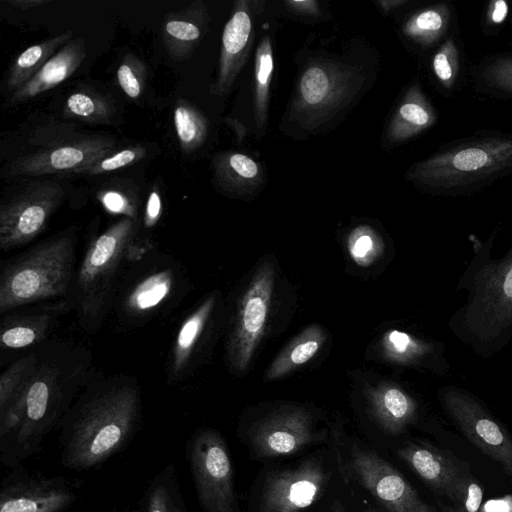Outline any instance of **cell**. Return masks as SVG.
Returning a JSON list of instances; mask_svg holds the SVG:
<instances>
[{"label": "cell", "instance_id": "9a60e30c", "mask_svg": "<svg viewBox=\"0 0 512 512\" xmlns=\"http://www.w3.org/2000/svg\"><path fill=\"white\" fill-rule=\"evenodd\" d=\"M327 482L325 466L316 457L272 471L262 486L260 512H300L320 497Z\"/></svg>", "mask_w": 512, "mask_h": 512}, {"label": "cell", "instance_id": "ac0fdd59", "mask_svg": "<svg viewBox=\"0 0 512 512\" xmlns=\"http://www.w3.org/2000/svg\"><path fill=\"white\" fill-rule=\"evenodd\" d=\"M218 295L203 298L180 322L168 354L166 380L175 385L188 379L198 366L208 339Z\"/></svg>", "mask_w": 512, "mask_h": 512}, {"label": "cell", "instance_id": "ffe728a7", "mask_svg": "<svg viewBox=\"0 0 512 512\" xmlns=\"http://www.w3.org/2000/svg\"><path fill=\"white\" fill-rule=\"evenodd\" d=\"M86 53L83 38L70 40L23 86L10 94L5 106L14 107L25 103L67 80L80 67Z\"/></svg>", "mask_w": 512, "mask_h": 512}, {"label": "cell", "instance_id": "8fae6325", "mask_svg": "<svg viewBox=\"0 0 512 512\" xmlns=\"http://www.w3.org/2000/svg\"><path fill=\"white\" fill-rule=\"evenodd\" d=\"M55 181L28 183L0 205V249L10 251L29 244L42 234L65 198Z\"/></svg>", "mask_w": 512, "mask_h": 512}, {"label": "cell", "instance_id": "7bdbcfd3", "mask_svg": "<svg viewBox=\"0 0 512 512\" xmlns=\"http://www.w3.org/2000/svg\"><path fill=\"white\" fill-rule=\"evenodd\" d=\"M229 165L233 171L244 178H252L258 173L257 164L243 154H233L230 156Z\"/></svg>", "mask_w": 512, "mask_h": 512}, {"label": "cell", "instance_id": "277c9868", "mask_svg": "<svg viewBox=\"0 0 512 512\" xmlns=\"http://www.w3.org/2000/svg\"><path fill=\"white\" fill-rule=\"evenodd\" d=\"M139 235V221L121 217L87 240L66 298L84 333H98L108 319L114 291Z\"/></svg>", "mask_w": 512, "mask_h": 512}, {"label": "cell", "instance_id": "7402d4cb", "mask_svg": "<svg viewBox=\"0 0 512 512\" xmlns=\"http://www.w3.org/2000/svg\"><path fill=\"white\" fill-rule=\"evenodd\" d=\"M366 396L372 418L389 435L403 433L417 418V401L399 386L380 385Z\"/></svg>", "mask_w": 512, "mask_h": 512}, {"label": "cell", "instance_id": "484cf974", "mask_svg": "<svg viewBox=\"0 0 512 512\" xmlns=\"http://www.w3.org/2000/svg\"><path fill=\"white\" fill-rule=\"evenodd\" d=\"M140 508L142 512H189L174 464H166L152 477Z\"/></svg>", "mask_w": 512, "mask_h": 512}, {"label": "cell", "instance_id": "3957f363", "mask_svg": "<svg viewBox=\"0 0 512 512\" xmlns=\"http://www.w3.org/2000/svg\"><path fill=\"white\" fill-rule=\"evenodd\" d=\"M497 226L483 241L470 235L473 255L457 282L466 302L451 315L452 335L480 358H491L512 339V245L500 258L492 257Z\"/></svg>", "mask_w": 512, "mask_h": 512}, {"label": "cell", "instance_id": "6da1fadb", "mask_svg": "<svg viewBox=\"0 0 512 512\" xmlns=\"http://www.w3.org/2000/svg\"><path fill=\"white\" fill-rule=\"evenodd\" d=\"M37 362L24 395L0 413V462L22 465L57 429L92 373V352L71 340L52 337L35 347Z\"/></svg>", "mask_w": 512, "mask_h": 512}, {"label": "cell", "instance_id": "603a6c76", "mask_svg": "<svg viewBox=\"0 0 512 512\" xmlns=\"http://www.w3.org/2000/svg\"><path fill=\"white\" fill-rule=\"evenodd\" d=\"M205 18V7L200 1L165 15L162 39L173 60L183 61L190 57L203 36Z\"/></svg>", "mask_w": 512, "mask_h": 512}, {"label": "cell", "instance_id": "ee69618b", "mask_svg": "<svg viewBox=\"0 0 512 512\" xmlns=\"http://www.w3.org/2000/svg\"><path fill=\"white\" fill-rule=\"evenodd\" d=\"M479 512H512V495L489 500L481 505Z\"/></svg>", "mask_w": 512, "mask_h": 512}, {"label": "cell", "instance_id": "5bb4252c", "mask_svg": "<svg viewBox=\"0 0 512 512\" xmlns=\"http://www.w3.org/2000/svg\"><path fill=\"white\" fill-rule=\"evenodd\" d=\"M77 487L63 476H46L22 465L0 485V512H65L78 499Z\"/></svg>", "mask_w": 512, "mask_h": 512}, {"label": "cell", "instance_id": "5b68a950", "mask_svg": "<svg viewBox=\"0 0 512 512\" xmlns=\"http://www.w3.org/2000/svg\"><path fill=\"white\" fill-rule=\"evenodd\" d=\"M512 175V133H485L456 141L418 163L412 177L428 192L471 196Z\"/></svg>", "mask_w": 512, "mask_h": 512}, {"label": "cell", "instance_id": "ba28073f", "mask_svg": "<svg viewBox=\"0 0 512 512\" xmlns=\"http://www.w3.org/2000/svg\"><path fill=\"white\" fill-rule=\"evenodd\" d=\"M202 512H239L234 471L227 443L210 427L196 429L185 445Z\"/></svg>", "mask_w": 512, "mask_h": 512}, {"label": "cell", "instance_id": "2e32d148", "mask_svg": "<svg viewBox=\"0 0 512 512\" xmlns=\"http://www.w3.org/2000/svg\"><path fill=\"white\" fill-rule=\"evenodd\" d=\"M69 312L68 301L58 299L23 305L0 314L2 361L7 355L18 358L52 338L61 318Z\"/></svg>", "mask_w": 512, "mask_h": 512}, {"label": "cell", "instance_id": "60d3db41", "mask_svg": "<svg viewBox=\"0 0 512 512\" xmlns=\"http://www.w3.org/2000/svg\"><path fill=\"white\" fill-rule=\"evenodd\" d=\"M512 3L506 0L490 1L484 11L483 29L487 34L496 33L506 22Z\"/></svg>", "mask_w": 512, "mask_h": 512}, {"label": "cell", "instance_id": "9c48e42d", "mask_svg": "<svg viewBox=\"0 0 512 512\" xmlns=\"http://www.w3.org/2000/svg\"><path fill=\"white\" fill-rule=\"evenodd\" d=\"M338 456L344 480H354L390 512H436L391 463L374 450L353 442L345 458Z\"/></svg>", "mask_w": 512, "mask_h": 512}, {"label": "cell", "instance_id": "e0dca14e", "mask_svg": "<svg viewBox=\"0 0 512 512\" xmlns=\"http://www.w3.org/2000/svg\"><path fill=\"white\" fill-rule=\"evenodd\" d=\"M321 438L311 414L296 407L277 410L263 418L250 433V447L260 458L291 455Z\"/></svg>", "mask_w": 512, "mask_h": 512}, {"label": "cell", "instance_id": "d6986e66", "mask_svg": "<svg viewBox=\"0 0 512 512\" xmlns=\"http://www.w3.org/2000/svg\"><path fill=\"white\" fill-rule=\"evenodd\" d=\"M397 454L428 486L450 500L464 473L449 456L421 442L406 443Z\"/></svg>", "mask_w": 512, "mask_h": 512}, {"label": "cell", "instance_id": "b9f144b4", "mask_svg": "<svg viewBox=\"0 0 512 512\" xmlns=\"http://www.w3.org/2000/svg\"><path fill=\"white\" fill-rule=\"evenodd\" d=\"M162 215V198L157 186H154L148 195L144 213L143 226L152 229L158 223Z\"/></svg>", "mask_w": 512, "mask_h": 512}, {"label": "cell", "instance_id": "f35d334b", "mask_svg": "<svg viewBox=\"0 0 512 512\" xmlns=\"http://www.w3.org/2000/svg\"><path fill=\"white\" fill-rule=\"evenodd\" d=\"M482 499V487L471 476L463 474L450 498L454 504L451 512H479Z\"/></svg>", "mask_w": 512, "mask_h": 512}, {"label": "cell", "instance_id": "f546056e", "mask_svg": "<svg viewBox=\"0 0 512 512\" xmlns=\"http://www.w3.org/2000/svg\"><path fill=\"white\" fill-rule=\"evenodd\" d=\"M114 111V104L108 98L89 89L70 94L64 110L69 117L93 123H110Z\"/></svg>", "mask_w": 512, "mask_h": 512}, {"label": "cell", "instance_id": "7a4b0ae2", "mask_svg": "<svg viewBox=\"0 0 512 512\" xmlns=\"http://www.w3.org/2000/svg\"><path fill=\"white\" fill-rule=\"evenodd\" d=\"M141 421L137 379L92 371L57 426L62 466L75 471L100 466L130 443Z\"/></svg>", "mask_w": 512, "mask_h": 512}, {"label": "cell", "instance_id": "bcb514c9", "mask_svg": "<svg viewBox=\"0 0 512 512\" xmlns=\"http://www.w3.org/2000/svg\"><path fill=\"white\" fill-rule=\"evenodd\" d=\"M51 2L50 0H10L8 3L15 8L27 10L30 8H36L41 5Z\"/></svg>", "mask_w": 512, "mask_h": 512}, {"label": "cell", "instance_id": "7dc6e473", "mask_svg": "<svg viewBox=\"0 0 512 512\" xmlns=\"http://www.w3.org/2000/svg\"><path fill=\"white\" fill-rule=\"evenodd\" d=\"M329 512H347V510L344 508L342 503H340L339 501H335L331 505Z\"/></svg>", "mask_w": 512, "mask_h": 512}, {"label": "cell", "instance_id": "cb8c5ba5", "mask_svg": "<svg viewBox=\"0 0 512 512\" xmlns=\"http://www.w3.org/2000/svg\"><path fill=\"white\" fill-rule=\"evenodd\" d=\"M72 36V31L67 30L21 52L9 68L7 91L11 94L23 86L56 52L72 40Z\"/></svg>", "mask_w": 512, "mask_h": 512}, {"label": "cell", "instance_id": "c3c4849f", "mask_svg": "<svg viewBox=\"0 0 512 512\" xmlns=\"http://www.w3.org/2000/svg\"><path fill=\"white\" fill-rule=\"evenodd\" d=\"M123 512H142L141 508H137V509H130V510H125Z\"/></svg>", "mask_w": 512, "mask_h": 512}, {"label": "cell", "instance_id": "836d02e7", "mask_svg": "<svg viewBox=\"0 0 512 512\" xmlns=\"http://www.w3.org/2000/svg\"><path fill=\"white\" fill-rule=\"evenodd\" d=\"M399 116L408 135L431 127L437 121V113L420 92H412L410 99L399 108Z\"/></svg>", "mask_w": 512, "mask_h": 512}, {"label": "cell", "instance_id": "d590c367", "mask_svg": "<svg viewBox=\"0 0 512 512\" xmlns=\"http://www.w3.org/2000/svg\"><path fill=\"white\" fill-rule=\"evenodd\" d=\"M251 31L249 16L244 11H237L227 22L222 36L224 63L228 58L239 53L247 43Z\"/></svg>", "mask_w": 512, "mask_h": 512}, {"label": "cell", "instance_id": "52a82bcc", "mask_svg": "<svg viewBox=\"0 0 512 512\" xmlns=\"http://www.w3.org/2000/svg\"><path fill=\"white\" fill-rule=\"evenodd\" d=\"M78 227L72 225L1 264L0 314L66 299L76 272Z\"/></svg>", "mask_w": 512, "mask_h": 512}, {"label": "cell", "instance_id": "44dd1931", "mask_svg": "<svg viewBox=\"0 0 512 512\" xmlns=\"http://www.w3.org/2000/svg\"><path fill=\"white\" fill-rule=\"evenodd\" d=\"M384 357L399 365L421 366L445 375L450 369L445 346L434 340L419 338L405 331L392 329L382 338Z\"/></svg>", "mask_w": 512, "mask_h": 512}, {"label": "cell", "instance_id": "7c38bea8", "mask_svg": "<svg viewBox=\"0 0 512 512\" xmlns=\"http://www.w3.org/2000/svg\"><path fill=\"white\" fill-rule=\"evenodd\" d=\"M274 268L265 262L256 271L240 297L227 344V361L236 373L244 372L259 343L269 313L274 286Z\"/></svg>", "mask_w": 512, "mask_h": 512}, {"label": "cell", "instance_id": "d4e9b609", "mask_svg": "<svg viewBox=\"0 0 512 512\" xmlns=\"http://www.w3.org/2000/svg\"><path fill=\"white\" fill-rule=\"evenodd\" d=\"M326 332L317 324L306 327L275 358L266 381L278 379L309 361L325 342Z\"/></svg>", "mask_w": 512, "mask_h": 512}, {"label": "cell", "instance_id": "1f68e13d", "mask_svg": "<svg viewBox=\"0 0 512 512\" xmlns=\"http://www.w3.org/2000/svg\"><path fill=\"white\" fill-rule=\"evenodd\" d=\"M461 53L458 41L448 36L432 56L431 69L434 79L444 92L455 89L460 76Z\"/></svg>", "mask_w": 512, "mask_h": 512}, {"label": "cell", "instance_id": "83f0119b", "mask_svg": "<svg viewBox=\"0 0 512 512\" xmlns=\"http://www.w3.org/2000/svg\"><path fill=\"white\" fill-rule=\"evenodd\" d=\"M37 362L36 349L10 362L0 376V413L5 412L25 393Z\"/></svg>", "mask_w": 512, "mask_h": 512}, {"label": "cell", "instance_id": "e575fe53", "mask_svg": "<svg viewBox=\"0 0 512 512\" xmlns=\"http://www.w3.org/2000/svg\"><path fill=\"white\" fill-rule=\"evenodd\" d=\"M348 251L358 265L369 266L383 252V245L373 231L360 227L349 236Z\"/></svg>", "mask_w": 512, "mask_h": 512}, {"label": "cell", "instance_id": "681fc988", "mask_svg": "<svg viewBox=\"0 0 512 512\" xmlns=\"http://www.w3.org/2000/svg\"><path fill=\"white\" fill-rule=\"evenodd\" d=\"M366 512H377L376 510H368Z\"/></svg>", "mask_w": 512, "mask_h": 512}, {"label": "cell", "instance_id": "4fadbf2b", "mask_svg": "<svg viewBox=\"0 0 512 512\" xmlns=\"http://www.w3.org/2000/svg\"><path fill=\"white\" fill-rule=\"evenodd\" d=\"M115 148L116 142L110 137L80 135L15 158L7 167V175L82 174L89 165L113 153Z\"/></svg>", "mask_w": 512, "mask_h": 512}, {"label": "cell", "instance_id": "74e56055", "mask_svg": "<svg viewBox=\"0 0 512 512\" xmlns=\"http://www.w3.org/2000/svg\"><path fill=\"white\" fill-rule=\"evenodd\" d=\"M147 154L144 146H130L113 152L89 165L82 174L99 175L114 171L143 159Z\"/></svg>", "mask_w": 512, "mask_h": 512}, {"label": "cell", "instance_id": "f6af8a7d", "mask_svg": "<svg viewBox=\"0 0 512 512\" xmlns=\"http://www.w3.org/2000/svg\"><path fill=\"white\" fill-rule=\"evenodd\" d=\"M273 69V61L270 53H265L260 58L259 69L257 73L258 81L261 85L268 82Z\"/></svg>", "mask_w": 512, "mask_h": 512}, {"label": "cell", "instance_id": "8992f818", "mask_svg": "<svg viewBox=\"0 0 512 512\" xmlns=\"http://www.w3.org/2000/svg\"><path fill=\"white\" fill-rule=\"evenodd\" d=\"M191 289L184 267L157 247L129 262L114 291L109 317L131 331L168 316Z\"/></svg>", "mask_w": 512, "mask_h": 512}, {"label": "cell", "instance_id": "4dcf8cb0", "mask_svg": "<svg viewBox=\"0 0 512 512\" xmlns=\"http://www.w3.org/2000/svg\"><path fill=\"white\" fill-rule=\"evenodd\" d=\"M173 122L183 153L194 151L206 135V121L187 100L179 98L173 110Z\"/></svg>", "mask_w": 512, "mask_h": 512}, {"label": "cell", "instance_id": "d6a6232c", "mask_svg": "<svg viewBox=\"0 0 512 512\" xmlns=\"http://www.w3.org/2000/svg\"><path fill=\"white\" fill-rule=\"evenodd\" d=\"M97 199L108 212L139 221L138 195L128 182L107 183L98 191Z\"/></svg>", "mask_w": 512, "mask_h": 512}, {"label": "cell", "instance_id": "ab89813d", "mask_svg": "<svg viewBox=\"0 0 512 512\" xmlns=\"http://www.w3.org/2000/svg\"><path fill=\"white\" fill-rule=\"evenodd\" d=\"M300 90L307 103H320L329 90L327 74L319 67L309 68L302 76Z\"/></svg>", "mask_w": 512, "mask_h": 512}, {"label": "cell", "instance_id": "30bf717a", "mask_svg": "<svg viewBox=\"0 0 512 512\" xmlns=\"http://www.w3.org/2000/svg\"><path fill=\"white\" fill-rule=\"evenodd\" d=\"M438 399L444 412L469 442L512 477V436L480 399L453 385L441 387Z\"/></svg>", "mask_w": 512, "mask_h": 512}, {"label": "cell", "instance_id": "f1b7e54d", "mask_svg": "<svg viewBox=\"0 0 512 512\" xmlns=\"http://www.w3.org/2000/svg\"><path fill=\"white\" fill-rule=\"evenodd\" d=\"M479 91L502 98H512V54L485 59L474 73Z\"/></svg>", "mask_w": 512, "mask_h": 512}, {"label": "cell", "instance_id": "4316f807", "mask_svg": "<svg viewBox=\"0 0 512 512\" xmlns=\"http://www.w3.org/2000/svg\"><path fill=\"white\" fill-rule=\"evenodd\" d=\"M453 20L450 4L438 3L418 12L407 25L410 37L425 47L442 42L448 37Z\"/></svg>", "mask_w": 512, "mask_h": 512}, {"label": "cell", "instance_id": "8d00e7d4", "mask_svg": "<svg viewBox=\"0 0 512 512\" xmlns=\"http://www.w3.org/2000/svg\"><path fill=\"white\" fill-rule=\"evenodd\" d=\"M117 81L124 93L136 99L145 87L146 68L144 63L132 54H127L117 69Z\"/></svg>", "mask_w": 512, "mask_h": 512}]
</instances>
